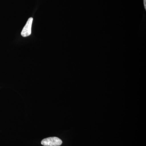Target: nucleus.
<instances>
[{"mask_svg":"<svg viewBox=\"0 0 146 146\" xmlns=\"http://www.w3.org/2000/svg\"><path fill=\"white\" fill-rule=\"evenodd\" d=\"M41 144L45 146H59L62 144V141L57 137H49L43 139Z\"/></svg>","mask_w":146,"mask_h":146,"instance_id":"1","label":"nucleus"},{"mask_svg":"<svg viewBox=\"0 0 146 146\" xmlns=\"http://www.w3.org/2000/svg\"><path fill=\"white\" fill-rule=\"evenodd\" d=\"M33 18H29L25 26L24 27L22 32L21 35L23 37H26L30 35L31 33V27L32 25Z\"/></svg>","mask_w":146,"mask_h":146,"instance_id":"2","label":"nucleus"},{"mask_svg":"<svg viewBox=\"0 0 146 146\" xmlns=\"http://www.w3.org/2000/svg\"><path fill=\"white\" fill-rule=\"evenodd\" d=\"M144 7H145V9L146 10V0H143Z\"/></svg>","mask_w":146,"mask_h":146,"instance_id":"3","label":"nucleus"}]
</instances>
